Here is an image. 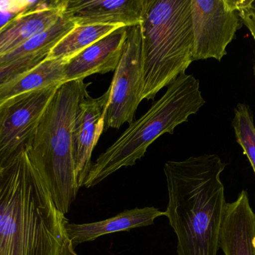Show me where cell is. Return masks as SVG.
I'll return each instance as SVG.
<instances>
[{
  "label": "cell",
  "instance_id": "1",
  "mask_svg": "<svg viewBox=\"0 0 255 255\" xmlns=\"http://www.w3.org/2000/svg\"><path fill=\"white\" fill-rule=\"evenodd\" d=\"M225 168L216 154L165 163V217L177 237V255H217L227 203L220 178Z\"/></svg>",
  "mask_w": 255,
  "mask_h": 255
},
{
  "label": "cell",
  "instance_id": "2",
  "mask_svg": "<svg viewBox=\"0 0 255 255\" xmlns=\"http://www.w3.org/2000/svg\"><path fill=\"white\" fill-rule=\"evenodd\" d=\"M67 221L25 150L0 167V255H58Z\"/></svg>",
  "mask_w": 255,
  "mask_h": 255
},
{
  "label": "cell",
  "instance_id": "3",
  "mask_svg": "<svg viewBox=\"0 0 255 255\" xmlns=\"http://www.w3.org/2000/svg\"><path fill=\"white\" fill-rule=\"evenodd\" d=\"M90 83L64 82L55 92L25 151L57 209L67 214L79 187L73 160V123Z\"/></svg>",
  "mask_w": 255,
  "mask_h": 255
},
{
  "label": "cell",
  "instance_id": "4",
  "mask_svg": "<svg viewBox=\"0 0 255 255\" xmlns=\"http://www.w3.org/2000/svg\"><path fill=\"white\" fill-rule=\"evenodd\" d=\"M205 103L199 79L186 73L167 87L166 92L139 119L132 121L116 142L92 163L83 187L91 188L122 168L133 166L162 135L188 121Z\"/></svg>",
  "mask_w": 255,
  "mask_h": 255
},
{
  "label": "cell",
  "instance_id": "5",
  "mask_svg": "<svg viewBox=\"0 0 255 255\" xmlns=\"http://www.w3.org/2000/svg\"><path fill=\"white\" fill-rule=\"evenodd\" d=\"M141 100H153L193 62L190 0H143Z\"/></svg>",
  "mask_w": 255,
  "mask_h": 255
},
{
  "label": "cell",
  "instance_id": "6",
  "mask_svg": "<svg viewBox=\"0 0 255 255\" xmlns=\"http://www.w3.org/2000/svg\"><path fill=\"white\" fill-rule=\"evenodd\" d=\"M246 0H190L193 34V61H220L242 27L240 10Z\"/></svg>",
  "mask_w": 255,
  "mask_h": 255
},
{
  "label": "cell",
  "instance_id": "7",
  "mask_svg": "<svg viewBox=\"0 0 255 255\" xmlns=\"http://www.w3.org/2000/svg\"><path fill=\"white\" fill-rule=\"evenodd\" d=\"M61 85L16 96L0 106V167L26 149Z\"/></svg>",
  "mask_w": 255,
  "mask_h": 255
},
{
  "label": "cell",
  "instance_id": "8",
  "mask_svg": "<svg viewBox=\"0 0 255 255\" xmlns=\"http://www.w3.org/2000/svg\"><path fill=\"white\" fill-rule=\"evenodd\" d=\"M142 87V37L140 26L128 27L122 56L110 85L111 96L105 130L119 129L133 121Z\"/></svg>",
  "mask_w": 255,
  "mask_h": 255
},
{
  "label": "cell",
  "instance_id": "9",
  "mask_svg": "<svg viewBox=\"0 0 255 255\" xmlns=\"http://www.w3.org/2000/svg\"><path fill=\"white\" fill-rule=\"evenodd\" d=\"M111 88L100 97L93 98L85 94L79 103L73 123V160L79 187H83L91 169V156L105 130L110 100Z\"/></svg>",
  "mask_w": 255,
  "mask_h": 255
},
{
  "label": "cell",
  "instance_id": "10",
  "mask_svg": "<svg viewBox=\"0 0 255 255\" xmlns=\"http://www.w3.org/2000/svg\"><path fill=\"white\" fill-rule=\"evenodd\" d=\"M143 0H66L64 14L76 25H140Z\"/></svg>",
  "mask_w": 255,
  "mask_h": 255
},
{
  "label": "cell",
  "instance_id": "11",
  "mask_svg": "<svg viewBox=\"0 0 255 255\" xmlns=\"http://www.w3.org/2000/svg\"><path fill=\"white\" fill-rule=\"evenodd\" d=\"M128 27H121L97 40L67 63L64 82L115 71L122 56Z\"/></svg>",
  "mask_w": 255,
  "mask_h": 255
},
{
  "label": "cell",
  "instance_id": "12",
  "mask_svg": "<svg viewBox=\"0 0 255 255\" xmlns=\"http://www.w3.org/2000/svg\"><path fill=\"white\" fill-rule=\"evenodd\" d=\"M219 248L225 255H255V214L245 190L236 201L226 204Z\"/></svg>",
  "mask_w": 255,
  "mask_h": 255
},
{
  "label": "cell",
  "instance_id": "13",
  "mask_svg": "<svg viewBox=\"0 0 255 255\" xmlns=\"http://www.w3.org/2000/svg\"><path fill=\"white\" fill-rule=\"evenodd\" d=\"M66 0L40 1L0 28V57L20 46L28 39L52 26L63 15Z\"/></svg>",
  "mask_w": 255,
  "mask_h": 255
},
{
  "label": "cell",
  "instance_id": "14",
  "mask_svg": "<svg viewBox=\"0 0 255 255\" xmlns=\"http://www.w3.org/2000/svg\"><path fill=\"white\" fill-rule=\"evenodd\" d=\"M163 216L165 217V211L163 212L154 207L135 208L123 211L115 217L95 223L74 224L69 223L67 220L64 225V229L75 248L84 243L94 241L104 235L151 226L156 219Z\"/></svg>",
  "mask_w": 255,
  "mask_h": 255
},
{
  "label": "cell",
  "instance_id": "15",
  "mask_svg": "<svg viewBox=\"0 0 255 255\" xmlns=\"http://www.w3.org/2000/svg\"><path fill=\"white\" fill-rule=\"evenodd\" d=\"M67 61L46 58L34 68L0 87V106L16 96L64 83Z\"/></svg>",
  "mask_w": 255,
  "mask_h": 255
},
{
  "label": "cell",
  "instance_id": "16",
  "mask_svg": "<svg viewBox=\"0 0 255 255\" xmlns=\"http://www.w3.org/2000/svg\"><path fill=\"white\" fill-rule=\"evenodd\" d=\"M75 26L76 24L63 13L62 16L52 26L32 36L11 52L0 57V67L32 55H49L57 43Z\"/></svg>",
  "mask_w": 255,
  "mask_h": 255
},
{
  "label": "cell",
  "instance_id": "17",
  "mask_svg": "<svg viewBox=\"0 0 255 255\" xmlns=\"http://www.w3.org/2000/svg\"><path fill=\"white\" fill-rule=\"evenodd\" d=\"M121 27L112 25H76L57 43L47 58L68 62L88 46Z\"/></svg>",
  "mask_w": 255,
  "mask_h": 255
},
{
  "label": "cell",
  "instance_id": "18",
  "mask_svg": "<svg viewBox=\"0 0 255 255\" xmlns=\"http://www.w3.org/2000/svg\"><path fill=\"white\" fill-rule=\"evenodd\" d=\"M232 125L237 142L242 147L255 174V125L254 115L249 105L240 103L236 106Z\"/></svg>",
  "mask_w": 255,
  "mask_h": 255
},
{
  "label": "cell",
  "instance_id": "19",
  "mask_svg": "<svg viewBox=\"0 0 255 255\" xmlns=\"http://www.w3.org/2000/svg\"><path fill=\"white\" fill-rule=\"evenodd\" d=\"M47 54L32 55L0 67V87L23 74L40 64L48 57Z\"/></svg>",
  "mask_w": 255,
  "mask_h": 255
},
{
  "label": "cell",
  "instance_id": "20",
  "mask_svg": "<svg viewBox=\"0 0 255 255\" xmlns=\"http://www.w3.org/2000/svg\"><path fill=\"white\" fill-rule=\"evenodd\" d=\"M250 0H247V4L240 10L243 24L248 28L255 41V12L250 8Z\"/></svg>",
  "mask_w": 255,
  "mask_h": 255
},
{
  "label": "cell",
  "instance_id": "21",
  "mask_svg": "<svg viewBox=\"0 0 255 255\" xmlns=\"http://www.w3.org/2000/svg\"><path fill=\"white\" fill-rule=\"evenodd\" d=\"M74 249L71 241L69 240L68 237L67 236L65 232L64 241H63L62 245H61L58 255H78L75 252Z\"/></svg>",
  "mask_w": 255,
  "mask_h": 255
},
{
  "label": "cell",
  "instance_id": "22",
  "mask_svg": "<svg viewBox=\"0 0 255 255\" xmlns=\"http://www.w3.org/2000/svg\"><path fill=\"white\" fill-rule=\"evenodd\" d=\"M250 8L255 12V0H250Z\"/></svg>",
  "mask_w": 255,
  "mask_h": 255
},
{
  "label": "cell",
  "instance_id": "23",
  "mask_svg": "<svg viewBox=\"0 0 255 255\" xmlns=\"http://www.w3.org/2000/svg\"><path fill=\"white\" fill-rule=\"evenodd\" d=\"M254 72H255V66H254Z\"/></svg>",
  "mask_w": 255,
  "mask_h": 255
}]
</instances>
